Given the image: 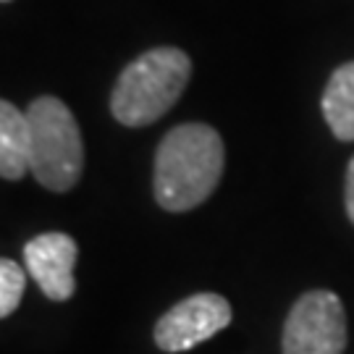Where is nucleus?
Listing matches in <instances>:
<instances>
[{
	"mask_svg": "<svg viewBox=\"0 0 354 354\" xmlns=\"http://www.w3.org/2000/svg\"><path fill=\"white\" fill-rule=\"evenodd\" d=\"M223 140L207 124L171 129L155 152L152 192L168 213H187L215 192L223 174Z\"/></svg>",
	"mask_w": 354,
	"mask_h": 354,
	"instance_id": "f257e3e1",
	"label": "nucleus"
},
{
	"mask_svg": "<svg viewBox=\"0 0 354 354\" xmlns=\"http://www.w3.org/2000/svg\"><path fill=\"white\" fill-rule=\"evenodd\" d=\"M189 76V55L178 48L142 53L118 76L111 92V113L124 127H150L176 105Z\"/></svg>",
	"mask_w": 354,
	"mask_h": 354,
	"instance_id": "f03ea898",
	"label": "nucleus"
},
{
	"mask_svg": "<svg viewBox=\"0 0 354 354\" xmlns=\"http://www.w3.org/2000/svg\"><path fill=\"white\" fill-rule=\"evenodd\" d=\"M32 129V174L45 189H74L84 171V142L68 105L42 95L26 108Z\"/></svg>",
	"mask_w": 354,
	"mask_h": 354,
	"instance_id": "7ed1b4c3",
	"label": "nucleus"
},
{
	"mask_svg": "<svg viewBox=\"0 0 354 354\" xmlns=\"http://www.w3.org/2000/svg\"><path fill=\"white\" fill-rule=\"evenodd\" d=\"M283 354H344L346 313L342 299L328 289L302 294L283 326Z\"/></svg>",
	"mask_w": 354,
	"mask_h": 354,
	"instance_id": "20e7f679",
	"label": "nucleus"
},
{
	"mask_svg": "<svg viewBox=\"0 0 354 354\" xmlns=\"http://www.w3.org/2000/svg\"><path fill=\"white\" fill-rule=\"evenodd\" d=\"M228 323H231V304L226 297L213 291H200L174 304L155 323V344L158 349L171 354L187 352L192 346L213 339Z\"/></svg>",
	"mask_w": 354,
	"mask_h": 354,
	"instance_id": "39448f33",
	"label": "nucleus"
},
{
	"mask_svg": "<svg viewBox=\"0 0 354 354\" xmlns=\"http://www.w3.org/2000/svg\"><path fill=\"white\" fill-rule=\"evenodd\" d=\"M79 247L68 234L48 231L24 244L26 273L35 279L39 291L53 302H66L76 291L74 268Z\"/></svg>",
	"mask_w": 354,
	"mask_h": 354,
	"instance_id": "423d86ee",
	"label": "nucleus"
},
{
	"mask_svg": "<svg viewBox=\"0 0 354 354\" xmlns=\"http://www.w3.org/2000/svg\"><path fill=\"white\" fill-rule=\"evenodd\" d=\"M32 171V129L29 118L13 102H0V176L19 181Z\"/></svg>",
	"mask_w": 354,
	"mask_h": 354,
	"instance_id": "0eeeda50",
	"label": "nucleus"
},
{
	"mask_svg": "<svg viewBox=\"0 0 354 354\" xmlns=\"http://www.w3.org/2000/svg\"><path fill=\"white\" fill-rule=\"evenodd\" d=\"M323 118L336 140L354 142V61L330 74L323 92Z\"/></svg>",
	"mask_w": 354,
	"mask_h": 354,
	"instance_id": "6e6552de",
	"label": "nucleus"
},
{
	"mask_svg": "<svg viewBox=\"0 0 354 354\" xmlns=\"http://www.w3.org/2000/svg\"><path fill=\"white\" fill-rule=\"evenodd\" d=\"M26 289V273L16 260H0V317H11Z\"/></svg>",
	"mask_w": 354,
	"mask_h": 354,
	"instance_id": "1a4fd4ad",
	"label": "nucleus"
},
{
	"mask_svg": "<svg viewBox=\"0 0 354 354\" xmlns=\"http://www.w3.org/2000/svg\"><path fill=\"white\" fill-rule=\"evenodd\" d=\"M344 205H346V215L354 223V158L349 168H346V194H344Z\"/></svg>",
	"mask_w": 354,
	"mask_h": 354,
	"instance_id": "9d476101",
	"label": "nucleus"
},
{
	"mask_svg": "<svg viewBox=\"0 0 354 354\" xmlns=\"http://www.w3.org/2000/svg\"><path fill=\"white\" fill-rule=\"evenodd\" d=\"M3 3H11V0H3Z\"/></svg>",
	"mask_w": 354,
	"mask_h": 354,
	"instance_id": "9b49d317",
	"label": "nucleus"
}]
</instances>
